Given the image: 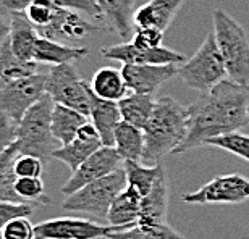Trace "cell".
Instances as JSON below:
<instances>
[{
	"label": "cell",
	"instance_id": "30bf717a",
	"mask_svg": "<svg viewBox=\"0 0 249 239\" xmlns=\"http://www.w3.org/2000/svg\"><path fill=\"white\" fill-rule=\"evenodd\" d=\"M99 29L101 28L97 24L83 18L81 12L58 5L52 15L51 21L44 28L37 29V34L41 37L52 39V41L70 44V46H78L84 39L96 34Z\"/></svg>",
	"mask_w": 249,
	"mask_h": 239
},
{
	"label": "cell",
	"instance_id": "d590c367",
	"mask_svg": "<svg viewBox=\"0 0 249 239\" xmlns=\"http://www.w3.org/2000/svg\"><path fill=\"white\" fill-rule=\"evenodd\" d=\"M163 34L165 31L159 28H136V33L131 37L133 46H136L138 49H154V47H160L163 41Z\"/></svg>",
	"mask_w": 249,
	"mask_h": 239
},
{
	"label": "cell",
	"instance_id": "d4e9b609",
	"mask_svg": "<svg viewBox=\"0 0 249 239\" xmlns=\"http://www.w3.org/2000/svg\"><path fill=\"white\" fill-rule=\"evenodd\" d=\"M113 147L123 160L141 162L144 152V131L122 120L113 134Z\"/></svg>",
	"mask_w": 249,
	"mask_h": 239
},
{
	"label": "cell",
	"instance_id": "8fae6325",
	"mask_svg": "<svg viewBox=\"0 0 249 239\" xmlns=\"http://www.w3.org/2000/svg\"><path fill=\"white\" fill-rule=\"evenodd\" d=\"M128 230L126 226L96 225L84 218L60 217L34 225V233L41 239H99L110 233Z\"/></svg>",
	"mask_w": 249,
	"mask_h": 239
},
{
	"label": "cell",
	"instance_id": "ac0fdd59",
	"mask_svg": "<svg viewBox=\"0 0 249 239\" xmlns=\"http://www.w3.org/2000/svg\"><path fill=\"white\" fill-rule=\"evenodd\" d=\"M91 96V103H89V117L92 120L94 128L97 129L99 137L102 141V146H112L113 147V134H115V128L118 123L122 121L120 108H118V102L107 101L96 96V94L89 92Z\"/></svg>",
	"mask_w": 249,
	"mask_h": 239
},
{
	"label": "cell",
	"instance_id": "5bb4252c",
	"mask_svg": "<svg viewBox=\"0 0 249 239\" xmlns=\"http://www.w3.org/2000/svg\"><path fill=\"white\" fill-rule=\"evenodd\" d=\"M178 73V65H123L122 74L129 92L154 96Z\"/></svg>",
	"mask_w": 249,
	"mask_h": 239
},
{
	"label": "cell",
	"instance_id": "e0dca14e",
	"mask_svg": "<svg viewBox=\"0 0 249 239\" xmlns=\"http://www.w3.org/2000/svg\"><path fill=\"white\" fill-rule=\"evenodd\" d=\"M185 2L186 0H149L142 7L134 10L133 26H152L162 29V31H167Z\"/></svg>",
	"mask_w": 249,
	"mask_h": 239
},
{
	"label": "cell",
	"instance_id": "4dcf8cb0",
	"mask_svg": "<svg viewBox=\"0 0 249 239\" xmlns=\"http://www.w3.org/2000/svg\"><path fill=\"white\" fill-rule=\"evenodd\" d=\"M31 2L33 0H0V7L8 10V12H24V8ZM53 2L62 5V7L78 10V12L88 15V17L102 18L96 0H53Z\"/></svg>",
	"mask_w": 249,
	"mask_h": 239
},
{
	"label": "cell",
	"instance_id": "8d00e7d4",
	"mask_svg": "<svg viewBox=\"0 0 249 239\" xmlns=\"http://www.w3.org/2000/svg\"><path fill=\"white\" fill-rule=\"evenodd\" d=\"M15 173L17 176H28V178H41L44 173V163L41 158L34 155H23L19 154L15 160Z\"/></svg>",
	"mask_w": 249,
	"mask_h": 239
},
{
	"label": "cell",
	"instance_id": "603a6c76",
	"mask_svg": "<svg viewBox=\"0 0 249 239\" xmlns=\"http://www.w3.org/2000/svg\"><path fill=\"white\" fill-rule=\"evenodd\" d=\"M88 121V117L83 115L81 112L70 108L62 103H55L52 110V121L51 129L53 137L60 146L71 142L79 131V128Z\"/></svg>",
	"mask_w": 249,
	"mask_h": 239
},
{
	"label": "cell",
	"instance_id": "cb8c5ba5",
	"mask_svg": "<svg viewBox=\"0 0 249 239\" xmlns=\"http://www.w3.org/2000/svg\"><path fill=\"white\" fill-rule=\"evenodd\" d=\"M37 65L39 63L34 60H21L15 55L10 47L8 33L3 37H0V87L15 79L34 74Z\"/></svg>",
	"mask_w": 249,
	"mask_h": 239
},
{
	"label": "cell",
	"instance_id": "9a60e30c",
	"mask_svg": "<svg viewBox=\"0 0 249 239\" xmlns=\"http://www.w3.org/2000/svg\"><path fill=\"white\" fill-rule=\"evenodd\" d=\"M101 146H102V141H101V137H99L97 129L94 128L92 123L86 121L79 128L76 137H74L71 142L65 144V146H58L55 151L52 152V158L65 163L70 170L74 171Z\"/></svg>",
	"mask_w": 249,
	"mask_h": 239
},
{
	"label": "cell",
	"instance_id": "4fadbf2b",
	"mask_svg": "<svg viewBox=\"0 0 249 239\" xmlns=\"http://www.w3.org/2000/svg\"><path fill=\"white\" fill-rule=\"evenodd\" d=\"M102 57L123 65H178L185 62V57L180 52H175L168 47L160 46L154 49H138L126 41L102 49Z\"/></svg>",
	"mask_w": 249,
	"mask_h": 239
},
{
	"label": "cell",
	"instance_id": "1f68e13d",
	"mask_svg": "<svg viewBox=\"0 0 249 239\" xmlns=\"http://www.w3.org/2000/svg\"><path fill=\"white\" fill-rule=\"evenodd\" d=\"M206 146H212L217 149H222L228 154L243 158V160L249 162V136L248 134L233 131L228 134H222V136L211 137L206 142Z\"/></svg>",
	"mask_w": 249,
	"mask_h": 239
},
{
	"label": "cell",
	"instance_id": "ba28073f",
	"mask_svg": "<svg viewBox=\"0 0 249 239\" xmlns=\"http://www.w3.org/2000/svg\"><path fill=\"white\" fill-rule=\"evenodd\" d=\"M46 94V74L34 73L0 87V117L17 124Z\"/></svg>",
	"mask_w": 249,
	"mask_h": 239
},
{
	"label": "cell",
	"instance_id": "9c48e42d",
	"mask_svg": "<svg viewBox=\"0 0 249 239\" xmlns=\"http://www.w3.org/2000/svg\"><path fill=\"white\" fill-rule=\"evenodd\" d=\"M249 199V179L241 175H222L211 179L194 192H186L181 201L194 205L207 204H241Z\"/></svg>",
	"mask_w": 249,
	"mask_h": 239
},
{
	"label": "cell",
	"instance_id": "484cf974",
	"mask_svg": "<svg viewBox=\"0 0 249 239\" xmlns=\"http://www.w3.org/2000/svg\"><path fill=\"white\" fill-rule=\"evenodd\" d=\"M91 89L96 96L107 99V101H115L118 102L129 92L126 84H124L122 71H118L115 68L106 67L99 68L91 79Z\"/></svg>",
	"mask_w": 249,
	"mask_h": 239
},
{
	"label": "cell",
	"instance_id": "e575fe53",
	"mask_svg": "<svg viewBox=\"0 0 249 239\" xmlns=\"http://www.w3.org/2000/svg\"><path fill=\"white\" fill-rule=\"evenodd\" d=\"M33 212H34L33 204L0 201V228H3L8 222L15 220V218L31 217Z\"/></svg>",
	"mask_w": 249,
	"mask_h": 239
},
{
	"label": "cell",
	"instance_id": "b9f144b4",
	"mask_svg": "<svg viewBox=\"0 0 249 239\" xmlns=\"http://www.w3.org/2000/svg\"><path fill=\"white\" fill-rule=\"evenodd\" d=\"M248 113H249V107H248Z\"/></svg>",
	"mask_w": 249,
	"mask_h": 239
},
{
	"label": "cell",
	"instance_id": "7402d4cb",
	"mask_svg": "<svg viewBox=\"0 0 249 239\" xmlns=\"http://www.w3.org/2000/svg\"><path fill=\"white\" fill-rule=\"evenodd\" d=\"M136 0H96L102 18H106L110 29L122 39H128L133 31V13Z\"/></svg>",
	"mask_w": 249,
	"mask_h": 239
},
{
	"label": "cell",
	"instance_id": "52a82bcc",
	"mask_svg": "<svg viewBox=\"0 0 249 239\" xmlns=\"http://www.w3.org/2000/svg\"><path fill=\"white\" fill-rule=\"evenodd\" d=\"M91 86L79 76L73 63L52 65L46 74V94L55 103H62L89 117Z\"/></svg>",
	"mask_w": 249,
	"mask_h": 239
},
{
	"label": "cell",
	"instance_id": "60d3db41",
	"mask_svg": "<svg viewBox=\"0 0 249 239\" xmlns=\"http://www.w3.org/2000/svg\"><path fill=\"white\" fill-rule=\"evenodd\" d=\"M34 239H41V238H37V236H36V238H34Z\"/></svg>",
	"mask_w": 249,
	"mask_h": 239
},
{
	"label": "cell",
	"instance_id": "7a4b0ae2",
	"mask_svg": "<svg viewBox=\"0 0 249 239\" xmlns=\"http://www.w3.org/2000/svg\"><path fill=\"white\" fill-rule=\"evenodd\" d=\"M188 108L172 97H159L144 131V152L141 160L159 163L183 142L188 133Z\"/></svg>",
	"mask_w": 249,
	"mask_h": 239
},
{
	"label": "cell",
	"instance_id": "277c9868",
	"mask_svg": "<svg viewBox=\"0 0 249 239\" xmlns=\"http://www.w3.org/2000/svg\"><path fill=\"white\" fill-rule=\"evenodd\" d=\"M213 36L225 63L228 79L249 86V37L231 15L217 8L212 13Z\"/></svg>",
	"mask_w": 249,
	"mask_h": 239
},
{
	"label": "cell",
	"instance_id": "5b68a950",
	"mask_svg": "<svg viewBox=\"0 0 249 239\" xmlns=\"http://www.w3.org/2000/svg\"><path fill=\"white\" fill-rule=\"evenodd\" d=\"M177 74L189 89L199 92L211 91L213 86L228 78L213 33H209L196 53L178 67Z\"/></svg>",
	"mask_w": 249,
	"mask_h": 239
},
{
	"label": "cell",
	"instance_id": "83f0119b",
	"mask_svg": "<svg viewBox=\"0 0 249 239\" xmlns=\"http://www.w3.org/2000/svg\"><path fill=\"white\" fill-rule=\"evenodd\" d=\"M123 170L126 175V184L138 189L141 196L151 191L154 181L159 176V171L162 170V163H154L152 167H144L139 162L134 160H123Z\"/></svg>",
	"mask_w": 249,
	"mask_h": 239
},
{
	"label": "cell",
	"instance_id": "8992f818",
	"mask_svg": "<svg viewBox=\"0 0 249 239\" xmlns=\"http://www.w3.org/2000/svg\"><path fill=\"white\" fill-rule=\"evenodd\" d=\"M126 186V175L123 165L115 171L86 184L76 192L65 197L62 207L70 212H84L89 215L106 220L108 207L118 192Z\"/></svg>",
	"mask_w": 249,
	"mask_h": 239
},
{
	"label": "cell",
	"instance_id": "74e56055",
	"mask_svg": "<svg viewBox=\"0 0 249 239\" xmlns=\"http://www.w3.org/2000/svg\"><path fill=\"white\" fill-rule=\"evenodd\" d=\"M15 128L17 124L10 120L0 117V157L13 146L15 142Z\"/></svg>",
	"mask_w": 249,
	"mask_h": 239
},
{
	"label": "cell",
	"instance_id": "7c38bea8",
	"mask_svg": "<svg viewBox=\"0 0 249 239\" xmlns=\"http://www.w3.org/2000/svg\"><path fill=\"white\" fill-rule=\"evenodd\" d=\"M123 165V158L118 155L115 147L101 146L96 152H92L76 170L71 171V176L60 188V192L65 197L76 192L86 184L96 181V179L115 171Z\"/></svg>",
	"mask_w": 249,
	"mask_h": 239
},
{
	"label": "cell",
	"instance_id": "f1b7e54d",
	"mask_svg": "<svg viewBox=\"0 0 249 239\" xmlns=\"http://www.w3.org/2000/svg\"><path fill=\"white\" fill-rule=\"evenodd\" d=\"M107 239H185L177 230L168 225V223H160V225H139L128 228L123 231L110 233Z\"/></svg>",
	"mask_w": 249,
	"mask_h": 239
},
{
	"label": "cell",
	"instance_id": "d6a6232c",
	"mask_svg": "<svg viewBox=\"0 0 249 239\" xmlns=\"http://www.w3.org/2000/svg\"><path fill=\"white\" fill-rule=\"evenodd\" d=\"M15 191L23 202L28 204H49L51 199L46 196V186L41 178H28L18 176L15 181Z\"/></svg>",
	"mask_w": 249,
	"mask_h": 239
},
{
	"label": "cell",
	"instance_id": "d6986e66",
	"mask_svg": "<svg viewBox=\"0 0 249 239\" xmlns=\"http://www.w3.org/2000/svg\"><path fill=\"white\" fill-rule=\"evenodd\" d=\"M39 34L24 12H10L8 41L13 53L21 60H33Z\"/></svg>",
	"mask_w": 249,
	"mask_h": 239
},
{
	"label": "cell",
	"instance_id": "3957f363",
	"mask_svg": "<svg viewBox=\"0 0 249 239\" xmlns=\"http://www.w3.org/2000/svg\"><path fill=\"white\" fill-rule=\"evenodd\" d=\"M53 105L55 102L52 97L44 94L17 123L13 144L18 154L34 155L41 160L52 158V152L58 144L51 129Z\"/></svg>",
	"mask_w": 249,
	"mask_h": 239
},
{
	"label": "cell",
	"instance_id": "836d02e7",
	"mask_svg": "<svg viewBox=\"0 0 249 239\" xmlns=\"http://www.w3.org/2000/svg\"><path fill=\"white\" fill-rule=\"evenodd\" d=\"M3 239H34V225L29 222V217H19L8 222L2 228Z\"/></svg>",
	"mask_w": 249,
	"mask_h": 239
},
{
	"label": "cell",
	"instance_id": "44dd1931",
	"mask_svg": "<svg viewBox=\"0 0 249 239\" xmlns=\"http://www.w3.org/2000/svg\"><path fill=\"white\" fill-rule=\"evenodd\" d=\"M88 49L81 46H70L52 39L39 36L36 47H34L33 60L37 63L47 65H60V63H73L88 55Z\"/></svg>",
	"mask_w": 249,
	"mask_h": 239
},
{
	"label": "cell",
	"instance_id": "6da1fadb",
	"mask_svg": "<svg viewBox=\"0 0 249 239\" xmlns=\"http://www.w3.org/2000/svg\"><path fill=\"white\" fill-rule=\"evenodd\" d=\"M248 107L249 86H243L228 78L211 91L201 92L199 99L188 107V133L173 155L202 147L211 137L246 126L249 123Z\"/></svg>",
	"mask_w": 249,
	"mask_h": 239
},
{
	"label": "cell",
	"instance_id": "ab89813d",
	"mask_svg": "<svg viewBox=\"0 0 249 239\" xmlns=\"http://www.w3.org/2000/svg\"><path fill=\"white\" fill-rule=\"evenodd\" d=\"M0 239H3V235H2V228H0Z\"/></svg>",
	"mask_w": 249,
	"mask_h": 239
},
{
	"label": "cell",
	"instance_id": "ffe728a7",
	"mask_svg": "<svg viewBox=\"0 0 249 239\" xmlns=\"http://www.w3.org/2000/svg\"><path fill=\"white\" fill-rule=\"evenodd\" d=\"M141 199L142 196L138 189L126 184L108 207L106 218L108 225L126 228L136 225L139 220V212H141Z\"/></svg>",
	"mask_w": 249,
	"mask_h": 239
},
{
	"label": "cell",
	"instance_id": "2e32d148",
	"mask_svg": "<svg viewBox=\"0 0 249 239\" xmlns=\"http://www.w3.org/2000/svg\"><path fill=\"white\" fill-rule=\"evenodd\" d=\"M168 212V181L165 168L159 171L151 191L141 199V212H139V225H160L167 223Z\"/></svg>",
	"mask_w": 249,
	"mask_h": 239
},
{
	"label": "cell",
	"instance_id": "f35d334b",
	"mask_svg": "<svg viewBox=\"0 0 249 239\" xmlns=\"http://www.w3.org/2000/svg\"><path fill=\"white\" fill-rule=\"evenodd\" d=\"M8 19H10V12L0 7V37H3L8 33Z\"/></svg>",
	"mask_w": 249,
	"mask_h": 239
},
{
	"label": "cell",
	"instance_id": "4316f807",
	"mask_svg": "<svg viewBox=\"0 0 249 239\" xmlns=\"http://www.w3.org/2000/svg\"><path fill=\"white\" fill-rule=\"evenodd\" d=\"M154 103L156 101L151 94L128 92L123 99L118 101L122 120L142 129L154 110Z\"/></svg>",
	"mask_w": 249,
	"mask_h": 239
},
{
	"label": "cell",
	"instance_id": "f546056e",
	"mask_svg": "<svg viewBox=\"0 0 249 239\" xmlns=\"http://www.w3.org/2000/svg\"><path fill=\"white\" fill-rule=\"evenodd\" d=\"M19 155L15 144L7 152L0 157V201L8 202H23L21 197L15 191V181H17V173H15V160Z\"/></svg>",
	"mask_w": 249,
	"mask_h": 239
}]
</instances>
